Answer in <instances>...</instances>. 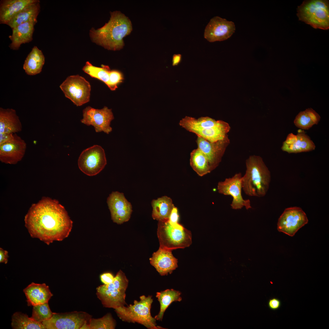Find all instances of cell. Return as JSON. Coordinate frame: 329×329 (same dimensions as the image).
<instances>
[{"label": "cell", "mask_w": 329, "mask_h": 329, "mask_svg": "<svg viewBox=\"0 0 329 329\" xmlns=\"http://www.w3.org/2000/svg\"><path fill=\"white\" fill-rule=\"evenodd\" d=\"M24 221L31 236L47 245L67 237L73 227V222L64 207L48 197L32 205Z\"/></svg>", "instance_id": "obj_1"}, {"label": "cell", "mask_w": 329, "mask_h": 329, "mask_svg": "<svg viewBox=\"0 0 329 329\" xmlns=\"http://www.w3.org/2000/svg\"><path fill=\"white\" fill-rule=\"evenodd\" d=\"M108 22L97 30L92 28L90 35L92 40L109 50H117L124 45L123 38L132 30L129 19L120 12H111Z\"/></svg>", "instance_id": "obj_2"}, {"label": "cell", "mask_w": 329, "mask_h": 329, "mask_svg": "<svg viewBox=\"0 0 329 329\" xmlns=\"http://www.w3.org/2000/svg\"><path fill=\"white\" fill-rule=\"evenodd\" d=\"M246 172L242 177V189L249 196H264L271 181L268 168L262 158L259 156H250L246 160Z\"/></svg>", "instance_id": "obj_3"}, {"label": "cell", "mask_w": 329, "mask_h": 329, "mask_svg": "<svg viewBox=\"0 0 329 329\" xmlns=\"http://www.w3.org/2000/svg\"><path fill=\"white\" fill-rule=\"evenodd\" d=\"M179 125L187 131L210 142L223 139L230 129L227 122L216 121L208 117L196 119L186 116L180 121Z\"/></svg>", "instance_id": "obj_4"}, {"label": "cell", "mask_w": 329, "mask_h": 329, "mask_svg": "<svg viewBox=\"0 0 329 329\" xmlns=\"http://www.w3.org/2000/svg\"><path fill=\"white\" fill-rule=\"evenodd\" d=\"M152 296H141L140 300H135L133 304L125 306L115 309L118 316L122 321L128 323H137L149 329H163L157 326L156 320L150 313L153 302Z\"/></svg>", "instance_id": "obj_5"}, {"label": "cell", "mask_w": 329, "mask_h": 329, "mask_svg": "<svg viewBox=\"0 0 329 329\" xmlns=\"http://www.w3.org/2000/svg\"><path fill=\"white\" fill-rule=\"evenodd\" d=\"M157 235L159 248L172 250L189 247L192 243L190 231L179 223L167 220L158 221Z\"/></svg>", "instance_id": "obj_6"}, {"label": "cell", "mask_w": 329, "mask_h": 329, "mask_svg": "<svg viewBox=\"0 0 329 329\" xmlns=\"http://www.w3.org/2000/svg\"><path fill=\"white\" fill-rule=\"evenodd\" d=\"M299 20L315 29L329 28V3L327 0L303 1L297 9Z\"/></svg>", "instance_id": "obj_7"}, {"label": "cell", "mask_w": 329, "mask_h": 329, "mask_svg": "<svg viewBox=\"0 0 329 329\" xmlns=\"http://www.w3.org/2000/svg\"><path fill=\"white\" fill-rule=\"evenodd\" d=\"M128 283L129 280L125 274L120 270L111 283L97 288V297L106 308L115 309L125 306L126 304V292Z\"/></svg>", "instance_id": "obj_8"}, {"label": "cell", "mask_w": 329, "mask_h": 329, "mask_svg": "<svg viewBox=\"0 0 329 329\" xmlns=\"http://www.w3.org/2000/svg\"><path fill=\"white\" fill-rule=\"evenodd\" d=\"M92 316L83 311L53 313L50 319L42 323L47 329H88Z\"/></svg>", "instance_id": "obj_9"}, {"label": "cell", "mask_w": 329, "mask_h": 329, "mask_svg": "<svg viewBox=\"0 0 329 329\" xmlns=\"http://www.w3.org/2000/svg\"><path fill=\"white\" fill-rule=\"evenodd\" d=\"M60 87L65 96L77 106L90 101V85L84 78L79 75L68 77Z\"/></svg>", "instance_id": "obj_10"}, {"label": "cell", "mask_w": 329, "mask_h": 329, "mask_svg": "<svg viewBox=\"0 0 329 329\" xmlns=\"http://www.w3.org/2000/svg\"><path fill=\"white\" fill-rule=\"evenodd\" d=\"M106 164L104 151L101 147L97 145L83 150L78 161L80 169L89 176L98 174L104 168Z\"/></svg>", "instance_id": "obj_11"}, {"label": "cell", "mask_w": 329, "mask_h": 329, "mask_svg": "<svg viewBox=\"0 0 329 329\" xmlns=\"http://www.w3.org/2000/svg\"><path fill=\"white\" fill-rule=\"evenodd\" d=\"M242 176L240 173L235 174L232 177L219 182L217 186L218 192L232 197L231 206L235 210L241 209L244 207L248 210L252 208L249 199H244L242 194Z\"/></svg>", "instance_id": "obj_12"}, {"label": "cell", "mask_w": 329, "mask_h": 329, "mask_svg": "<svg viewBox=\"0 0 329 329\" xmlns=\"http://www.w3.org/2000/svg\"><path fill=\"white\" fill-rule=\"evenodd\" d=\"M308 221L306 214L301 208L288 207L285 209L279 218L277 229L279 232L293 236Z\"/></svg>", "instance_id": "obj_13"}, {"label": "cell", "mask_w": 329, "mask_h": 329, "mask_svg": "<svg viewBox=\"0 0 329 329\" xmlns=\"http://www.w3.org/2000/svg\"><path fill=\"white\" fill-rule=\"evenodd\" d=\"M83 113L81 122L88 126H93L96 132L103 131L108 134L112 131L110 125L114 117L111 109L106 106L101 109H96L88 106L83 110Z\"/></svg>", "instance_id": "obj_14"}, {"label": "cell", "mask_w": 329, "mask_h": 329, "mask_svg": "<svg viewBox=\"0 0 329 329\" xmlns=\"http://www.w3.org/2000/svg\"><path fill=\"white\" fill-rule=\"evenodd\" d=\"M234 23L218 16L212 18L204 31V38L210 42L221 41L230 38L235 32Z\"/></svg>", "instance_id": "obj_15"}, {"label": "cell", "mask_w": 329, "mask_h": 329, "mask_svg": "<svg viewBox=\"0 0 329 329\" xmlns=\"http://www.w3.org/2000/svg\"><path fill=\"white\" fill-rule=\"evenodd\" d=\"M107 203L114 222L121 224L129 220L132 206L123 193L118 191L112 192L107 199Z\"/></svg>", "instance_id": "obj_16"}, {"label": "cell", "mask_w": 329, "mask_h": 329, "mask_svg": "<svg viewBox=\"0 0 329 329\" xmlns=\"http://www.w3.org/2000/svg\"><path fill=\"white\" fill-rule=\"evenodd\" d=\"M196 142L197 148L207 158L212 171L221 161L230 140L228 135L223 139L214 142H210L200 137L197 136Z\"/></svg>", "instance_id": "obj_17"}, {"label": "cell", "mask_w": 329, "mask_h": 329, "mask_svg": "<svg viewBox=\"0 0 329 329\" xmlns=\"http://www.w3.org/2000/svg\"><path fill=\"white\" fill-rule=\"evenodd\" d=\"M27 147L25 140L16 134L12 140L0 145V161L6 164H16L23 158Z\"/></svg>", "instance_id": "obj_18"}, {"label": "cell", "mask_w": 329, "mask_h": 329, "mask_svg": "<svg viewBox=\"0 0 329 329\" xmlns=\"http://www.w3.org/2000/svg\"><path fill=\"white\" fill-rule=\"evenodd\" d=\"M297 134H288L283 142L281 147L282 151L288 153L306 152L314 150L316 146L304 131L299 130Z\"/></svg>", "instance_id": "obj_19"}, {"label": "cell", "mask_w": 329, "mask_h": 329, "mask_svg": "<svg viewBox=\"0 0 329 329\" xmlns=\"http://www.w3.org/2000/svg\"><path fill=\"white\" fill-rule=\"evenodd\" d=\"M172 251L159 248L149 259L150 264L161 276L171 274L178 267V259Z\"/></svg>", "instance_id": "obj_20"}, {"label": "cell", "mask_w": 329, "mask_h": 329, "mask_svg": "<svg viewBox=\"0 0 329 329\" xmlns=\"http://www.w3.org/2000/svg\"><path fill=\"white\" fill-rule=\"evenodd\" d=\"M28 306H35L48 302L53 296L48 286L45 284L32 282L23 290Z\"/></svg>", "instance_id": "obj_21"}, {"label": "cell", "mask_w": 329, "mask_h": 329, "mask_svg": "<svg viewBox=\"0 0 329 329\" xmlns=\"http://www.w3.org/2000/svg\"><path fill=\"white\" fill-rule=\"evenodd\" d=\"M37 22L36 21H30L12 29V35L9 36L11 41L9 47L11 49L17 50L22 44L28 43L32 41L34 26Z\"/></svg>", "instance_id": "obj_22"}, {"label": "cell", "mask_w": 329, "mask_h": 329, "mask_svg": "<svg viewBox=\"0 0 329 329\" xmlns=\"http://www.w3.org/2000/svg\"><path fill=\"white\" fill-rule=\"evenodd\" d=\"M37 0H2L0 2V23L7 24L18 13Z\"/></svg>", "instance_id": "obj_23"}, {"label": "cell", "mask_w": 329, "mask_h": 329, "mask_svg": "<svg viewBox=\"0 0 329 329\" xmlns=\"http://www.w3.org/2000/svg\"><path fill=\"white\" fill-rule=\"evenodd\" d=\"M22 126L16 110L0 108V133H16L21 131Z\"/></svg>", "instance_id": "obj_24"}, {"label": "cell", "mask_w": 329, "mask_h": 329, "mask_svg": "<svg viewBox=\"0 0 329 329\" xmlns=\"http://www.w3.org/2000/svg\"><path fill=\"white\" fill-rule=\"evenodd\" d=\"M45 63V57L42 51L34 46L28 55L23 68L26 74L34 75L40 73Z\"/></svg>", "instance_id": "obj_25"}, {"label": "cell", "mask_w": 329, "mask_h": 329, "mask_svg": "<svg viewBox=\"0 0 329 329\" xmlns=\"http://www.w3.org/2000/svg\"><path fill=\"white\" fill-rule=\"evenodd\" d=\"M39 0L28 5L16 15L7 23L12 29L23 23L31 20L37 21L40 11Z\"/></svg>", "instance_id": "obj_26"}, {"label": "cell", "mask_w": 329, "mask_h": 329, "mask_svg": "<svg viewBox=\"0 0 329 329\" xmlns=\"http://www.w3.org/2000/svg\"><path fill=\"white\" fill-rule=\"evenodd\" d=\"M151 203L153 209L152 217L158 221L168 220L175 207L171 199L166 196L153 200Z\"/></svg>", "instance_id": "obj_27"}, {"label": "cell", "mask_w": 329, "mask_h": 329, "mask_svg": "<svg viewBox=\"0 0 329 329\" xmlns=\"http://www.w3.org/2000/svg\"><path fill=\"white\" fill-rule=\"evenodd\" d=\"M181 294V292L173 289H167L156 293V297L160 304L159 312L154 317L156 320H162L165 311L172 302H180L182 300Z\"/></svg>", "instance_id": "obj_28"}, {"label": "cell", "mask_w": 329, "mask_h": 329, "mask_svg": "<svg viewBox=\"0 0 329 329\" xmlns=\"http://www.w3.org/2000/svg\"><path fill=\"white\" fill-rule=\"evenodd\" d=\"M190 155V166L199 176H203L212 171L207 158L198 148L192 150Z\"/></svg>", "instance_id": "obj_29"}, {"label": "cell", "mask_w": 329, "mask_h": 329, "mask_svg": "<svg viewBox=\"0 0 329 329\" xmlns=\"http://www.w3.org/2000/svg\"><path fill=\"white\" fill-rule=\"evenodd\" d=\"M320 119L319 115L311 108L300 111L296 115L294 123L295 126L302 129H308L318 123Z\"/></svg>", "instance_id": "obj_30"}, {"label": "cell", "mask_w": 329, "mask_h": 329, "mask_svg": "<svg viewBox=\"0 0 329 329\" xmlns=\"http://www.w3.org/2000/svg\"><path fill=\"white\" fill-rule=\"evenodd\" d=\"M11 325L13 329H45L42 323L37 322L27 315L20 312L14 313L12 316Z\"/></svg>", "instance_id": "obj_31"}, {"label": "cell", "mask_w": 329, "mask_h": 329, "mask_svg": "<svg viewBox=\"0 0 329 329\" xmlns=\"http://www.w3.org/2000/svg\"><path fill=\"white\" fill-rule=\"evenodd\" d=\"M82 69L91 77L101 80L108 85L111 71L108 66L102 65V67H99L94 66L90 62H87Z\"/></svg>", "instance_id": "obj_32"}, {"label": "cell", "mask_w": 329, "mask_h": 329, "mask_svg": "<svg viewBox=\"0 0 329 329\" xmlns=\"http://www.w3.org/2000/svg\"><path fill=\"white\" fill-rule=\"evenodd\" d=\"M116 326L115 320L110 313H108L102 317L92 318L90 321L88 329H114Z\"/></svg>", "instance_id": "obj_33"}, {"label": "cell", "mask_w": 329, "mask_h": 329, "mask_svg": "<svg viewBox=\"0 0 329 329\" xmlns=\"http://www.w3.org/2000/svg\"><path fill=\"white\" fill-rule=\"evenodd\" d=\"M53 314L47 302L33 306L31 317L34 321L42 323L51 319Z\"/></svg>", "instance_id": "obj_34"}, {"label": "cell", "mask_w": 329, "mask_h": 329, "mask_svg": "<svg viewBox=\"0 0 329 329\" xmlns=\"http://www.w3.org/2000/svg\"><path fill=\"white\" fill-rule=\"evenodd\" d=\"M122 75L120 72L116 70H111L108 83L107 85L111 90H115L118 85L123 80Z\"/></svg>", "instance_id": "obj_35"}, {"label": "cell", "mask_w": 329, "mask_h": 329, "mask_svg": "<svg viewBox=\"0 0 329 329\" xmlns=\"http://www.w3.org/2000/svg\"><path fill=\"white\" fill-rule=\"evenodd\" d=\"M115 277L110 273L106 272L100 275V278L101 281L104 284H108L111 283L114 280Z\"/></svg>", "instance_id": "obj_36"}, {"label": "cell", "mask_w": 329, "mask_h": 329, "mask_svg": "<svg viewBox=\"0 0 329 329\" xmlns=\"http://www.w3.org/2000/svg\"><path fill=\"white\" fill-rule=\"evenodd\" d=\"M269 308L272 310H276L280 308L281 306V302L280 300L276 298H272L270 299L268 303Z\"/></svg>", "instance_id": "obj_37"}, {"label": "cell", "mask_w": 329, "mask_h": 329, "mask_svg": "<svg viewBox=\"0 0 329 329\" xmlns=\"http://www.w3.org/2000/svg\"><path fill=\"white\" fill-rule=\"evenodd\" d=\"M16 133H0V145L9 142L14 139Z\"/></svg>", "instance_id": "obj_38"}, {"label": "cell", "mask_w": 329, "mask_h": 329, "mask_svg": "<svg viewBox=\"0 0 329 329\" xmlns=\"http://www.w3.org/2000/svg\"><path fill=\"white\" fill-rule=\"evenodd\" d=\"M179 215L177 208L174 207L170 215L168 221L171 223H178Z\"/></svg>", "instance_id": "obj_39"}, {"label": "cell", "mask_w": 329, "mask_h": 329, "mask_svg": "<svg viewBox=\"0 0 329 329\" xmlns=\"http://www.w3.org/2000/svg\"><path fill=\"white\" fill-rule=\"evenodd\" d=\"M8 252L0 248V262L6 264L8 261Z\"/></svg>", "instance_id": "obj_40"}, {"label": "cell", "mask_w": 329, "mask_h": 329, "mask_svg": "<svg viewBox=\"0 0 329 329\" xmlns=\"http://www.w3.org/2000/svg\"><path fill=\"white\" fill-rule=\"evenodd\" d=\"M182 55L180 54H174L172 58V65L175 66L178 65L181 62Z\"/></svg>", "instance_id": "obj_41"}]
</instances>
